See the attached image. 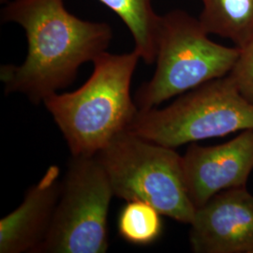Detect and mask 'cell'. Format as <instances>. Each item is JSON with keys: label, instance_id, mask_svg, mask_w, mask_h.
Returning a JSON list of instances; mask_svg holds the SVG:
<instances>
[{"label": "cell", "instance_id": "cell-10", "mask_svg": "<svg viewBox=\"0 0 253 253\" xmlns=\"http://www.w3.org/2000/svg\"><path fill=\"white\" fill-rule=\"evenodd\" d=\"M199 21L209 35L244 48L253 39V0H201Z\"/></svg>", "mask_w": 253, "mask_h": 253}, {"label": "cell", "instance_id": "cell-5", "mask_svg": "<svg viewBox=\"0 0 253 253\" xmlns=\"http://www.w3.org/2000/svg\"><path fill=\"white\" fill-rule=\"evenodd\" d=\"M249 128L253 105L227 75L182 94L165 108L139 110L126 131L175 148Z\"/></svg>", "mask_w": 253, "mask_h": 253}, {"label": "cell", "instance_id": "cell-11", "mask_svg": "<svg viewBox=\"0 0 253 253\" xmlns=\"http://www.w3.org/2000/svg\"><path fill=\"white\" fill-rule=\"evenodd\" d=\"M126 25L134 40L136 52L148 65L156 62L162 15L154 9V0H99Z\"/></svg>", "mask_w": 253, "mask_h": 253}, {"label": "cell", "instance_id": "cell-6", "mask_svg": "<svg viewBox=\"0 0 253 253\" xmlns=\"http://www.w3.org/2000/svg\"><path fill=\"white\" fill-rule=\"evenodd\" d=\"M114 196L97 155L73 156L51 226L36 253H106L107 218Z\"/></svg>", "mask_w": 253, "mask_h": 253}, {"label": "cell", "instance_id": "cell-1", "mask_svg": "<svg viewBox=\"0 0 253 253\" xmlns=\"http://www.w3.org/2000/svg\"><path fill=\"white\" fill-rule=\"evenodd\" d=\"M1 21L24 29L27 54L19 66H2L0 79L7 93L23 94L33 103L71 84L82 65L107 52L113 39L108 23L78 18L64 0L11 1Z\"/></svg>", "mask_w": 253, "mask_h": 253}, {"label": "cell", "instance_id": "cell-4", "mask_svg": "<svg viewBox=\"0 0 253 253\" xmlns=\"http://www.w3.org/2000/svg\"><path fill=\"white\" fill-rule=\"evenodd\" d=\"M97 157L115 196L144 201L163 216L190 224L196 208L187 188L183 157L174 148L125 131Z\"/></svg>", "mask_w": 253, "mask_h": 253}, {"label": "cell", "instance_id": "cell-7", "mask_svg": "<svg viewBox=\"0 0 253 253\" xmlns=\"http://www.w3.org/2000/svg\"><path fill=\"white\" fill-rule=\"evenodd\" d=\"M183 164L188 191L196 208L218 192L244 188L253 171V128L220 145L192 143Z\"/></svg>", "mask_w": 253, "mask_h": 253}, {"label": "cell", "instance_id": "cell-9", "mask_svg": "<svg viewBox=\"0 0 253 253\" xmlns=\"http://www.w3.org/2000/svg\"><path fill=\"white\" fill-rule=\"evenodd\" d=\"M61 190L60 170L51 166L27 190L20 207L0 220V253H36L48 234Z\"/></svg>", "mask_w": 253, "mask_h": 253}, {"label": "cell", "instance_id": "cell-13", "mask_svg": "<svg viewBox=\"0 0 253 253\" xmlns=\"http://www.w3.org/2000/svg\"><path fill=\"white\" fill-rule=\"evenodd\" d=\"M229 76L246 100L253 105V39L240 49V54Z\"/></svg>", "mask_w": 253, "mask_h": 253}, {"label": "cell", "instance_id": "cell-3", "mask_svg": "<svg viewBox=\"0 0 253 253\" xmlns=\"http://www.w3.org/2000/svg\"><path fill=\"white\" fill-rule=\"evenodd\" d=\"M240 48L213 42L199 19L183 9L162 15L157 68L151 80L135 94L139 110L156 108L164 101L231 73Z\"/></svg>", "mask_w": 253, "mask_h": 253}, {"label": "cell", "instance_id": "cell-12", "mask_svg": "<svg viewBox=\"0 0 253 253\" xmlns=\"http://www.w3.org/2000/svg\"><path fill=\"white\" fill-rule=\"evenodd\" d=\"M161 213L144 201L126 202L118 217V232L124 240L131 244H152L163 232Z\"/></svg>", "mask_w": 253, "mask_h": 253}, {"label": "cell", "instance_id": "cell-2", "mask_svg": "<svg viewBox=\"0 0 253 253\" xmlns=\"http://www.w3.org/2000/svg\"><path fill=\"white\" fill-rule=\"evenodd\" d=\"M140 59L135 50L105 52L93 61V73L80 88L44 100L73 156H95L128 128L139 111L130 85Z\"/></svg>", "mask_w": 253, "mask_h": 253}, {"label": "cell", "instance_id": "cell-14", "mask_svg": "<svg viewBox=\"0 0 253 253\" xmlns=\"http://www.w3.org/2000/svg\"><path fill=\"white\" fill-rule=\"evenodd\" d=\"M11 1H15V0H0V3L1 4H8V3L11 2Z\"/></svg>", "mask_w": 253, "mask_h": 253}, {"label": "cell", "instance_id": "cell-8", "mask_svg": "<svg viewBox=\"0 0 253 253\" xmlns=\"http://www.w3.org/2000/svg\"><path fill=\"white\" fill-rule=\"evenodd\" d=\"M195 253H253V195L244 188L218 192L190 222Z\"/></svg>", "mask_w": 253, "mask_h": 253}]
</instances>
